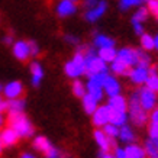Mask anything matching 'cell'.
I'll use <instances>...</instances> for the list:
<instances>
[{
	"label": "cell",
	"instance_id": "1",
	"mask_svg": "<svg viewBox=\"0 0 158 158\" xmlns=\"http://www.w3.org/2000/svg\"><path fill=\"white\" fill-rule=\"evenodd\" d=\"M9 128L19 135V138H28L34 135V126L25 113H9L7 116Z\"/></svg>",
	"mask_w": 158,
	"mask_h": 158
},
{
	"label": "cell",
	"instance_id": "2",
	"mask_svg": "<svg viewBox=\"0 0 158 158\" xmlns=\"http://www.w3.org/2000/svg\"><path fill=\"white\" fill-rule=\"evenodd\" d=\"M129 116H131V120H132L136 126H144V125L147 123L148 115H147V112L141 107L138 91H135V93L131 94V99H129Z\"/></svg>",
	"mask_w": 158,
	"mask_h": 158
},
{
	"label": "cell",
	"instance_id": "3",
	"mask_svg": "<svg viewBox=\"0 0 158 158\" xmlns=\"http://www.w3.org/2000/svg\"><path fill=\"white\" fill-rule=\"evenodd\" d=\"M84 58H86V73H84V74H87L89 78L93 76H97V74L106 73V70H107L106 64L97 57V54L94 52V51L89 49V51L84 54Z\"/></svg>",
	"mask_w": 158,
	"mask_h": 158
},
{
	"label": "cell",
	"instance_id": "4",
	"mask_svg": "<svg viewBox=\"0 0 158 158\" xmlns=\"http://www.w3.org/2000/svg\"><path fill=\"white\" fill-rule=\"evenodd\" d=\"M64 71L68 77L71 78H77L78 76H81L86 73V58L83 52H77L70 61L64 65Z\"/></svg>",
	"mask_w": 158,
	"mask_h": 158
},
{
	"label": "cell",
	"instance_id": "5",
	"mask_svg": "<svg viewBox=\"0 0 158 158\" xmlns=\"http://www.w3.org/2000/svg\"><path fill=\"white\" fill-rule=\"evenodd\" d=\"M106 77H107V74L103 73V74H97V76L90 77L89 81H87V86H86L87 94H90L97 102H100L103 99V83H105Z\"/></svg>",
	"mask_w": 158,
	"mask_h": 158
},
{
	"label": "cell",
	"instance_id": "6",
	"mask_svg": "<svg viewBox=\"0 0 158 158\" xmlns=\"http://www.w3.org/2000/svg\"><path fill=\"white\" fill-rule=\"evenodd\" d=\"M87 10L84 16H86V20L89 22H96L103 16V13L106 12V2H87L86 3Z\"/></svg>",
	"mask_w": 158,
	"mask_h": 158
},
{
	"label": "cell",
	"instance_id": "7",
	"mask_svg": "<svg viewBox=\"0 0 158 158\" xmlns=\"http://www.w3.org/2000/svg\"><path fill=\"white\" fill-rule=\"evenodd\" d=\"M139 94V103H141V107L148 112V110L154 109L155 107V103H157V94L152 93V91L147 89V87H142L141 90H138Z\"/></svg>",
	"mask_w": 158,
	"mask_h": 158
},
{
	"label": "cell",
	"instance_id": "8",
	"mask_svg": "<svg viewBox=\"0 0 158 158\" xmlns=\"http://www.w3.org/2000/svg\"><path fill=\"white\" fill-rule=\"evenodd\" d=\"M23 94V84L18 80H13V81H9L3 87V96L7 99V100H16V99H20V96Z\"/></svg>",
	"mask_w": 158,
	"mask_h": 158
},
{
	"label": "cell",
	"instance_id": "9",
	"mask_svg": "<svg viewBox=\"0 0 158 158\" xmlns=\"http://www.w3.org/2000/svg\"><path fill=\"white\" fill-rule=\"evenodd\" d=\"M109 119H110V107L107 105L97 107L96 112L93 113V123L99 126V128H103L105 125L109 123Z\"/></svg>",
	"mask_w": 158,
	"mask_h": 158
},
{
	"label": "cell",
	"instance_id": "10",
	"mask_svg": "<svg viewBox=\"0 0 158 158\" xmlns=\"http://www.w3.org/2000/svg\"><path fill=\"white\" fill-rule=\"evenodd\" d=\"M118 60L126 64L128 67H134V65H138V57H136V49L132 48H122L120 51H118Z\"/></svg>",
	"mask_w": 158,
	"mask_h": 158
},
{
	"label": "cell",
	"instance_id": "11",
	"mask_svg": "<svg viewBox=\"0 0 158 158\" xmlns=\"http://www.w3.org/2000/svg\"><path fill=\"white\" fill-rule=\"evenodd\" d=\"M12 52H13L15 58H18L19 61H26L31 57L29 44L26 41H16L12 47Z\"/></svg>",
	"mask_w": 158,
	"mask_h": 158
},
{
	"label": "cell",
	"instance_id": "12",
	"mask_svg": "<svg viewBox=\"0 0 158 158\" xmlns=\"http://www.w3.org/2000/svg\"><path fill=\"white\" fill-rule=\"evenodd\" d=\"M94 139H96L97 145L100 147L102 154L109 152V149L112 148V147H115V148H116L115 142H113V139L107 138V136L105 135V132H103L102 129H96V131H94Z\"/></svg>",
	"mask_w": 158,
	"mask_h": 158
},
{
	"label": "cell",
	"instance_id": "13",
	"mask_svg": "<svg viewBox=\"0 0 158 158\" xmlns=\"http://www.w3.org/2000/svg\"><path fill=\"white\" fill-rule=\"evenodd\" d=\"M77 12V5L73 0H62L57 5V15L60 18H68Z\"/></svg>",
	"mask_w": 158,
	"mask_h": 158
},
{
	"label": "cell",
	"instance_id": "14",
	"mask_svg": "<svg viewBox=\"0 0 158 158\" xmlns=\"http://www.w3.org/2000/svg\"><path fill=\"white\" fill-rule=\"evenodd\" d=\"M18 141H19V135L16 134L12 128L7 126V128L0 131V142L3 145V148L5 147H13Z\"/></svg>",
	"mask_w": 158,
	"mask_h": 158
},
{
	"label": "cell",
	"instance_id": "15",
	"mask_svg": "<svg viewBox=\"0 0 158 158\" xmlns=\"http://www.w3.org/2000/svg\"><path fill=\"white\" fill-rule=\"evenodd\" d=\"M103 90L106 91V94H107L109 97L119 96V93H120V84H119V81L116 80L115 77L107 76L105 78V83H103Z\"/></svg>",
	"mask_w": 158,
	"mask_h": 158
},
{
	"label": "cell",
	"instance_id": "16",
	"mask_svg": "<svg viewBox=\"0 0 158 158\" xmlns=\"http://www.w3.org/2000/svg\"><path fill=\"white\" fill-rule=\"evenodd\" d=\"M34 148L38 149L39 152H42L45 157L48 155V154L52 152V149L55 148L51 142H49L48 138H45V136H42V135H39V136H36V138L34 139Z\"/></svg>",
	"mask_w": 158,
	"mask_h": 158
},
{
	"label": "cell",
	"instance_id": "17",
	"mask_svg": "<svg viewBox=\"0 0 158 158\" xmlns=\"http://www.w3.org/2000/svg\"><path fill=\"white\" fill-rule=\"evenodd\" d=\"M129 77H131V80H132V83H135V84H144V83H147V80L149 78L148 68H142V67L132 68Z\"/></svg>",
	"mask_w": 158,
	"mask_h": 158
},
{
	"label": "cell",
	"instance_id": "18",
	"mask_svg": "<svg viewBox=\"0 0 158 158\" xmlns=\"http://www.w3.org/2000/svg\"><path fill=\"white\" fill-rule=\"evenodd\" d=\"M44 78V68L39 62L34 61L31 64V81H32V86L38 87L41 84Z\"/></svg>",
	"mask_w": 158,
	"mask_h": 158
},
{
	"label": "cell",
	"instance_id": "19",
	"mask_svg": "<svg viewBox=\"0 0 158 158\" xmlns=\"http://www.w3.org/2000/svg\"><path fill=\"white\" fill-rule=\"evenodd\" d=\"M126 119H128L126 112H118V110H112V109H110L109 123L115 125L116 128H122V126H125V123H126Z\"/></svg>",
	"mask_w": 158,
	"mask_h": 158
},
{
	"label": "cell",
	"instance_id": "20",
	"mask_svg": "<svg viewBox=\"0 0 158 158\" xmlns=\"http://www.w3.org/2000/svg\"><path fill=\"white\" fill-rule=\"evenodd\" d=\"M112 110H118V112H126V107H128V103L125 100L123 96H115L109 99V105H107Z\"/></svg>",
	"mask_w": 158,
	"mask_h": 158
},
{
	"label": "cell",
	"instance_id": "21",
	"mask_svg": "<svg viewBox=\"0 0 158 158\" xmlns=\"http://www.w3.org/2000/svg\"><path fill=\"white\" fill-rule=\"evenodd\" d=\"M26 103L23 99H16V100H7L6 102V110L9 113H23V109Z\"/></svg>",
	"mask_w": 158,
	"mask_h": 158
},
{
	"label": "cell",
	"instance_id": "22",
	"mask_svg": "<svg viewBox=\"0 0 158 158\" xmlns=\"http://www.w3.org/2000/svg\"><path fill=\"white\" fill-rule=\"evenodd\" d=\"M94 47L99 49L103 48H115V41L106 35H96L94 36Z\"/></svg>",
	"mask_w": 158,
	"mask_h": 158
},
{
	"label": "cell",
	"instance_id": "23",
	"mask_svg": "<svg viewBox=\"0 0 158 158\" xmlns=\"http://www.w3.org/2000/svg\"><path fill=\"white\" fill-rule=\"evenodd\" d=\"M97 57L100 58L102 61L105 62H113L118 57V51L115 48H103V49H99L97 52Z\"/></svg>",
	"mask_w": 158,
	"mask_h": 158
},
{
	"label": "cell",
	"instance_id": "24",
	"mask_svg": "<svg viewBox=\"0 0 158 158\" xmlns=\"http://www.w3.org/2000/svg\"><path fill=\"white\" fill-rule=\"evenodd\" d=\"M112 71L115 73V74H119V76H131L132 68L128 67L126 64H123L120 60L116 58L115 61L112 62Z\"/></svg>",
	"mask_w": 158,
	"mask_h": 158
},
{
	"label": "cell",
	"instance_id": "25",
	"mask_svg": "<svg viewBox=\"0 0 158 158\" xmlns=\"http://www.w3.org/2000/svg\"><path fill=\"white\" fill-rule=\"evenodd\" d=\"M126 152V158H144L145 157V151L144 148H141L136 144H131L125 148Z\"/></svg>",
	"mask_w": 158,
	"mask_h": 158
},
{
	"label": "cell",
	"instance_id": "26",
	"mask_svg": "<svg viewBox=\"0 0 158 158\" xmlns=\"http://www.w3.org/2000/svg\"><path fill=\"white\" fill-rule=\"evenodd\" d=\"M81 100H83V107L86 110V113H89V115H93V113L96 112V109L99 107V106H97L99 102H97L96 99H93L90 94H86Z\"/></svg>",
	"mask_w": 158,
	"mask_h": 158
},
{
	"label": "cell",
	"instance_id": "27",
	"mask_svg": "<svg viewBox=\"0 0 158 158\" xmlns=\"http://www.w3.org/2000/svg\"><path fill=\"white\" fill-rule=\"evenodd\" d=\"M119 138L123 141V142H126V144H132L135 141V134L132 132V129H131L129 126H122V128H119Z\"/></svg>",
	"mask_w": 158,
	"mask_h": 158
},
{
	"label": "cell",
	"instance_id": "28",
	"mask_svg": "<svg viewBox=\"0 0 158 158\" xmlns=\"http://www.w3.org/2000/svg\"><path fill=\"white\" fill-rule=\"evenodd\" d=\"M136 57H138V65L136 67H142V68H149V62L151 58L144 49H136Z\"/></svg>",
	"mask_w": 158,
	"mask_h": 158
},
{
	"label": "cell",
	"instance_id": "29",
	"mask_svg": "<svg viewBox=\"0 0 158 158\" xmlns=\"http://www.w3.org/2000/svg\"><path fill=\"white\" fill-rule=\"evenodd\" d=\"M73 94L76 97H84L87 94V89H86V84L81 83L80 80H76L73 83Z\"/></svg>",
	"mask_w": 158,
	"mask_h": 158
},
{
	"label": "cell",
	"instance_id": "30",
	"mask_svg": "<svg viewBox=\"0 0 158 158\" xmlns=\"http://www.w3.org/2000/svg\"><path fill=\"white\" fill-rule=\"evenodd\" d=\"M147 18H148V9L144 7V6H141V7L135 12L134 18H132V23H141L142 25V22H145Z\"/></svg>",
	"mask_w": 158,
	"mask_h": 158
},
{
	"label": "cell",
	"instance_id": "31",
	"mask_svg": "<svg viewBox=\"0 0 158 158\" xmlns=\"http://www.w3.org/2000/svg\"><path fill=\"white\" fill-rule=\"evenodd\" d=\"M144 151H145V155L148 158H158V148H157V145H155V142L151 141V139H148L145 142Z\"/></svg>",
	"mask_w": 158,
	"mask_h": 158
},
{
	"label": "cell",
	"instance_id": "32",
	"mask_svg": "<svg viewBox=\"0 0 158 158\" xmlns=\"http://www.w3.org/2000/svg\"><path fill=\"white\" fill-rule=\"evenodd\" d=\"M141 47H142V49H144L145 52H147V51L154 49V48H155V44H154V36H151V35H148V34H144L142 36H141Z\"/></svg>",
	"mask_w": 158,
	"mask_h": 158
},
{
	"label": "cell",
	"instance_id": "33",
	"mask_svg": "<svg viewBox=\"0 0 158 158\" xmlns=\"http://www.w3.org/2000/svg\"><path fill=\"white\" fill-rule=\"evenodd\" d=\"M102 131H103L106 136H107V138H110V139H115L116 136H119V128H116L115 125H112V123L105 125Z\"/></svg>",
	"mask_w": 158,
	"mask_h": 158
},
{
	"label": "cell",
	"instance_id": "34",
	"mask_svg": "<svg viewBox=\"0 0 158 158\" xmlns=\"http://www.w3.org/2000/svg\"><path fill=\"white\" fill-rule=\"evenodd\" d=\"M147 89H149V90L152 91V93H155V94H158V76L155 77H149L148 80H147Z\"/></svg>",
	"mask_w": 158,
	"mask_h": 158
},
{
	"label": "cell",
	"instance_id": "35",
	"mask_svg": "<svg viewBox=\"0 0 158 158\" xmlns=\"http://www.w3.org/2000/svg\"><path fill=\"white\" fill-rule=\"evenodd\" d=\"M139 5H141L139 0H122L119 3V7L120 10H128L131 7H134V6H139Z\"/></svg>",
	"mask_w": 158,
	"mask_h": 158
},
{
	"label": "cell",
	"instance_id": "36",
	"mask_svg": "<svg viewBox=\"0 0 158 158\" xmlns=\"http://www.w3.org/2000/svg\"><path fill=\"white\" fill-rule=\"evenodd\" d=\"M148 132H149V139L151 141H158V125L157 123H151L148 128Z\"/></svg>",
	"mask_w": 158,
	"mask_h": 158
},
{
	"label": "cell",
	"instance_id": "37",
	"mask_svg": "<svg viewBox=\"0 0 158 158\" xmlns=\"http://www.w3.org/2000/svg\"><path fill=\"white\" fill-rule=\"evenodd\" d=\"M28 44H29V49H31V57H36L39 54L38 44L35 42V41H28Z\"/></svg>",
	"mask_w": 158,
	"mask_h": 158
},
{
	"label": "cell",
	"instance_id": "38",
	"mask_svg": "<svg viewBox=\"0 0 158 158\" xmlns=\"http://www.w3.org/2000/svg\"><path fill=\"white\" fill-rule=\"evenodd\" d=\"M148 9L151 10L155 16H158V0H151V2H148Z\"/></svg>",
	"mask_w": 158,
	"mask_h": 158
},
{
	"label": "cell",
	"instance_id": "39",
	"mask_svg": "<svg viewBox=\"0 0 158 158\" xmlns=\"http://www.w3.org/2000/svg\"><path fill=\"white\" fill-rule=\"evenodd\" d=\"M113 157H115V158H126V152H125V148H119V147H116Z\"/></svg>",
	"mask_w": 158,
	"mask_h": 158
},
{
	"label": "cell",
	"instance_id": "40",
	"mask_svg": "<svg viewBox=\"0 0 158 158\" xmlns=\"http://www.w3.org/2000/svg\"><path fill=\"white\" fill-rule=\"evenodd\" d=\"M47 158H67V157H65L64 154L60 152V151H58L57 148H54V149H52V152L47 155Z\"/></svg>",
	"mask_w": 158,
	"mask_h": 158
},
{
	"label": "cell",
	"instance_id": "41",
	"mask_svg": "<svg viewBox=\"0 0 158 158\" xmlns=\"http://www.w3.org/2000/svg\"><path fill=\"white\" fill-rule=\"evenodd\" d=\"M134 29H135V34L139 35V36H142V35L145 34L144 32V26L141 23H134Z\"/></svg>",
	"mask_w": 158,
	"mask_h": 158
},
{
	"label": "cell",
	"instance_id": "42",
	"mask_svg": "<svg viewBox=\"0 0 158 158\" xmlns=\"http://www.w3.org/2000/svg\"><path fill=\"white\" fill-rule=\"evenodd\" d=\"M148 73H149V77L158 76V67H157V65H151V67L148 68Z\"/></svg>",
	"mask_w": 158,
	"mask_h": 158
},
{
	"label": "cell",
	"instance_id": "43",
	"mask_svg": "<svg viewBox=\"0 0 158 158\" xmlns=\"http://www.w3.org/2000/svg\"><path fill=\"white\" fill-rule=\"evenodd\" d=\"M151 123L158 125V109H154L152 113H151Z\"/></svg>",
	"mask_w": 158,
	"mask_h": 158
},
{
	"label": "cell",
	"instance_id": "44",
	"mask_svg": "<svg viewBox=\"0 0 158 158\" xmlns=\"http://www.w3.org/2000/svg\"><path fill=\"white\" fill-rule=\"evenodd\" d=\"M65 39H67L70 44H78V38L73 36V35H67V36H65Z\"/></svg>",
	"mask_w": 158,
	"mask_h": 158
},
{
	"label": "cell",
	"instance_id": "45",
	"mask_svg": "<svg viewBox=\"0 0 158 158\" xmlns=\"http://www.w3.org/2000/svg\"><path fill=\"white\" fill-rule=\"evenodd\" d=\"M20 158H36L35 155H32L31 152H25V154H22V157Z\"/></svg>",
	"mask_w": 158,
	"mask_h": 158
},
{
	"label": "cell",
	"instance_id": "46",
	"mask_svg": "<svg viewBox=\"0 0 158 158\" xmlns=\"http://www.w3.org/2000/svg\"><path fill=\"white\" fill-rule=\"evenodd\" d=\"M5 44H7V45L12 44V36H10V35H7V36L5 38Z\"/></svg>",
	"mask_w": 158,
	"mask_h": 158
},
{
	"label": "cell",
	"instance_id": "47",
	"mask_svg": "<svg viewBox=\"0 0 158 158\" xmlns=\"http://www.w3.org/2000/svg\"><path fill=\"white\" fill-rule=\"evenodd\" d=\"M3 125H5V118H3V113H0V129Z\"/></svg>",
	"mask_w": 158,
	"mask_h": 158
},
{
	"label": "cell",
	"instance_id": "48",
	"mask_svg": "<svg viewBox=\"0 0 158 158\" xmlns=\"http://www.w3.org/2000/svg\"><path fill=\"white\" fill-rule=\"evenodd\" d=\"M102 158H115L112 154H109V152H106V154H102Z\"/></svg>",
	"mask_w": 158,
	"mask_h": 158
},
{
	"label": "cell",
	"instance_id": "49",
	"mask_svg": "<svg viewBox=\"0 0 158 158\" xmlns=\"http://www.w3.org/2000/svg\"><path fill=\"white\" fill-rule=\"evenodd\" d=\"M2 93H3V87H2V84H0V106L3 105V99H2Z\"/></svg>",
	"mask_w": 158,
	"mask_h": 158
},
{
	"label": "cell",
	"instance_id": "50",
	"mask_svg": "<svg viewBox=\"0 0 158 158\" xmlns=\"http://www.w3.org/2000/svg\"><path fill=\"white\" fill-rule=\"evenodd\" d=\"M154 44H155V49H158V35L154 38Z\"/></svg>",
	"mask_w": 158,
	"mask_h": 158
},
{
	"label": "cell",
	"instance_id": "51",
	"mask_svg": "<svg viewBox=\"0 0 158 158\" xmlns=\"http://www.w3.org/2000/svg\"><path fill=\"white\" fill-rule=\"evenodd\" d=\"M2 152H3V145H2V142H0V155H2Z\"/></svg>",
	"mask_w": 158,
	"mask_h": 158
},
{
	"label": "cell",
	"instance_id": "52",
	"mask_svg": "<svg viewBox=\"0 0 158 158\" xmlns=\"http://www.w3.org/2000/svg\"><path fill=\"white\" fill-rule=\"evenodd\" d=\"M155 145H157V148H158V141H155Z\"/></svg>",
	"mask_w": 158,
	"mask_h": 158
},
{
	"label": "cell",
	"instance_id": "53",
	"mask_svg": "<svg viewBox=\"0 0 158 158\" xmlns=\"http://www.w3.org/2000/svg\"><path fill=\"white\" fill-rule=\"evenodd\" d=\"M157 19H158V16H157Z\"/></svg>",
	"mask_w": 158,
	"mask_h": 158
}]
</instances>
